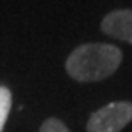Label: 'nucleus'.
Returning a JSON list of instances; mask_svg holds the SVG:
<instances>
[{
  "label": "nucleus",
  "mask_w": 132,
  "mask_h": 132,
  "mask_svg": "<svg viewBox=\"0 0 132 132\" xmlns=\"http://www.w3.org/2000/svg\"><path fill=\"white\" fill-rule=\"evenodd\" d=\"M122 61L119 48L110 43H86L75 48L65 62L67 73L81 83L100 81L113 75Z\"/></svg>",
  "instance_id": "1"
},
{
  "label": "nucleus",
  "mask_w": 132,
  "mask_h": 132,
  "mask_svg": "<svg viewBox=\"0 0 132 132\" xmlns=\"http://www.w3.org/2000/svg\"><path fill=\"white\" fill-rule=\"evenodd\" d=\"M132 121L130 102H110L105 107L94 111L88 124V132H121Z\"/></svg>",
  "instance_id": "2"
},
{
  "label": "nucleus",
  "mask_w": 132,
  "mask_h": 132,
  "mask_svg": "<svg viewBox=\"0 0 132 132\" xmlns=\"http://www.w3.org/2000/svg\"><path fill=\"white\" fill-rule=\"evenodd\" d=\"M100 29L113 38L132 43V10H115L108 13L103 18Z\"/></svg>",
  "instance_id": "3"
},
{
  "label": "nucleus",
  "mask_w": 132,
  "mask_h": 132,
  "mask_svg": "<svg viewBox=\"0 0 132 132\" xmlns=\"http://www.w3.org/2000/svg\"><path fill=\"white\" fill-rule=\"evenodd\" d=\"M11 102H13L11 91L5 86H0V132H3L5 122L11 111Z\"/></svg>",
  "instance_id": "4"
},
{
  "label": "nucleus",
  "mask_w": 132,
  "mask_h": 132,
  "mask_svg": "<svg viewBox=\"0 0 132 132\" xmlns=\"http://www.w3.org/2000/svg\"><path fill=\"white\" fill-rule=\"evenodd\" d=\"M40 132H70L67 126L57 118H48L40 127Z\"/></svg>",
  "instance_id": "5"
}]
</instances>
